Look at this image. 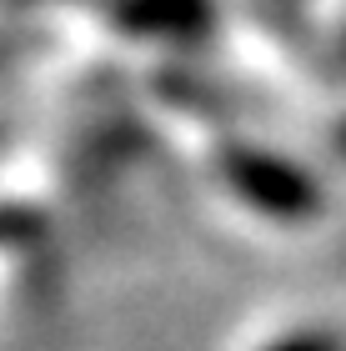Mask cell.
Masks as SVG:
<instances>
[{"instance_id": "obj_1", "label": "cell", "mask_w": 346, "mask_h": 351, "mask_svg": "<svg viewBox=\"0 0 346 351\" xmlns=\"http://www.w3.org/2000/svg\"><path fill=\"white\" fill-rule=\"evenodd\" d=\"M231 171V186L241 191L251 206H261V211L271 216H301L311 211V186L301 181V171L281 166V161H266V156H236L226 166Z\"/></svg>"}, {"instance_id": "obj_2", "label": "cell", "mask_w": 346, "mask_h": 351, "mask_svg": "<svg viewBox=\"0 0 346 351\" xmlns=\"http://www.w3.org/2000/svg\"><path fill=\"white\" fill-rule=\"evenodd\" d=\"M266 351H341V341L332 337V331H301V337L276 341V346H266Z\"/></svg>"}]
</instances>
